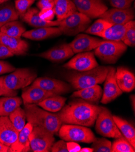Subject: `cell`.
Instances as JSON below:
<instances>
[{
  "label": "cell",
  "mask_w": 135,
  "mask_h": 152,
  "mask_svg": "<svg viewBox=\"0 0 135 152\" xmlns=\"http://www.w3.org/2000/svg\"><path fill=\"white\" fill-rule=\"evenodd\" d=\"M101 109V107L88 102L77 101L63 107L58 115L63 123L91 127Z\"/></svg>",
  "instance_id": "obj_1"
},
{
  "label": "cell",
  "mask_w": 135,
  "mask_h": 152,
  "mask_svg": "<svg viewBox=\"0 0 135 152\" xmlns=\"http://www.w3.org/2000/svg\"><path fill=\"white\" fill-rule=\"evenodd\" d=\"M24 110L28 123L44 129L53 135L58 133L62 121L58 114L41 109L37 104H24Z\"/></svg>",
  "instance_id": "obj_2"
},
{
  "label": "cell",
  "mask_w": 135,
  "mask_h": 152,
  "mask_svg": "<svg viewBox=\"0 0 135 152\" xmlns=\"http://www.w3.org/2000/svg\"><path fill=\"white\" fill-rule=\"evenodd\" d=\"M109 70V67L98 66L90 70L70 73L66 80L78 90L104 83Z\"/></svg>",
  "instance_id": "obj_3"
},
{
  "label": "cell",
  "mask_w": 135,
  "mask_h": 152,
  "mask_svg": "<svg viewBox=\"0 0 135 152\" xmlns=\"http://www.w3.org/2000/svg\"><path fill=\"white\" fill-rule=\"evenodd\" d=\"M94 50L95 55L102 62L115 64L127 50V45L122 41L105 40Z\"/></svg>",
  "instance_id": "obj_4"
},
{
  "label": "cell",
  "mask_w": 135,
  "mask_h": 152,
  "mask_svg": "<svg viewBox=\"0 0 135 152\" xmlns=\"http://www.w3.org/2000/svg\"><path fill=\"white\" fill-rule=\"evenodd\" d=\"M58 132L60 138L68 142L90 144L95 139V134L90 129L80 125L66 124L61 126Z\"/></svg>",
  "instance_id": "obj_5"
},
{
  "label": "cell",
  "mask_w": 135,
  "mask_h": 152,
  "mask_svg": "<svg viewBox=\"0 0 135 152\" xmlns=\"http://www.w3.org/2000/svg\"><path fill=\"white\" fill-rule=\"evenodd\" d=\"M37 77L36 73L29 68L15 69L3 77V83L10 90H18L26 88L33 83Z\"/></svg>",
  "instance_id": "obj_6"
},
{
  "label": "cell",
  "mask_w": 135,
  "mask_h": 152,
  "mask_svg": "<svg viewBox=\"0 0 135 152\" xmlns=\"http://www.w3.org/2000/svg\"><path fill=\"white\" fill-rule=\"evenodd\" d=\"M91 21L89 17L77 11L60 21L58 27L63 34L73 36L85 31Z\"/></svg>",
  "instance_id": "obj_7"
},
{
  "label": "cell",
  "mask_w": 135,
  "mask_h": 152,
  "mask_svg": "<svg viewBox=\"0 0 135 152\" xmlns=\"http://www.w3.org/2000/svg\"><path fill=\"white\" fill-rule=\"evenodd\" d=\"M95 122L96 130L99 134L115 139L124 138L115 123L113 115L108 109L102 107Z\"/></svg>",
  "instance_id": "obj_8"
},
{
  "label": "cell",
  "mask_w": 135,
  "mask_h": 152,
  "mask_svg": "<svg viewBox=\"0 0 135 152\" xmlns=\"http://www.w3.org/2000/svg\"><path fill=\"white\" fill-rule=\"evenodd\" d=\"M53 134L39 127L33 126L30 135V147L34 152H49L54 144Z\"/></svg>",
  "instance_id": "obj_9"
},
{
  "label": "cell",
  "mask_w": 135,
  "mask_h": 152,
  "mask_svg": "<svg viewBox=\"0 0 135 152\" xmlns=\"http://www.w3.org/2000/svg\"><path fill=\"white\" fill-rule=\"evenodd\" d=\"M77 11L86 15L90 19L99 17L108 7L103 0H71Z\"/></svg>",
  "instance_id": "obj_10"
},
{
  "label": "cell",
  "mask_w": 135,
  "mask_h": 152,
  "mask_svg": "<svg viewBox=\"0 0 135 152\" xmlns=\"http://www.w3.org/2000/svg\"><path fill=\"white\" fill-rule=\"evenodd\" d=\"M97 66H98V62L94 53L92 52L78 53L64 65V67L66 69L78 72L90 70Z\"/></svg>",
  "instance_id": "obj_11"
},
{
  "label": "cell",
  "mask_w": 135,
  "mask_h": 152,
  "mask_svg": "<svg viewBox=\"0 0 135 152\" xmlns=\"http://www.w3.org/2000/svg\"><path fill=\"white\" fill-rule=\"evenodd\" d=\"M115 68L109 67L106 78L104 81V88L101 101L104 104L112 102L123 94V92L120 89L117 84L115 78Z\"/></svg>",
  "instance_id": "obj_12"
},
{
  "label": "cell",
  "mask_w": 135,
  "mask_h": 152,
  "mask_svg": "<svg viewBox=\"0 0 135 152\" xmlns=\"http://www.w3.org/2000/svg\"><path fill=\"white\" fill-rule=\"evenodd\" d=\"M32 85L58 95L66 94L70 90V86L67 83L61 80L47 77L36 78L33 82Z\"/></svg>",
  "instance_id": "obj_13"
},
{
  "label": "cell",
  "mask_w": 135,
  "mask_h": 152,
  "mask_svg": "<svg viewBox=\"0 0 135 152\" xmlns=\"http://www.w3.org/2000/svg\"><path fill=\"white\" fill-rule=\"evenodd\" d=\"M112 24H124L134 18V12L131 7L128 9L113 8L107 10L99 17Z\"/></svg>",
  "instance_id": "obj_14"
},
{
  "label": "cell",
  "mask_w": 135,
  "mask_h": 152,
  "mask_svg": "<svg viewBox=\"0 0 135 152\" xmlns=\"http://www.w3.org/2000/svg\"><path fill=\"white\" fill-rule=\"evenodd\" d=\"M104 41V39H99L86 34H78L69 44L74 53H78L95 49Z\"/></svg>",
  "instance_id": "obj_15"
},
{
  "label": "cell",
  "mask_w": 135,
  "mask_h": 152,
  "mask_svg": "<svg viewBox=\"0 0 135 152\" xmlns=\"http://www.w3.org/2000/svg\"><path fill=\"white\" fill-rule=\"evenodd\" d=\"M74 54L69 44H63L39 53L36 56L50 61L53 63H59L70 58Z\"/></svg>",
  "instance_id": "obj_16"
},
{
  "label": "cell",
  "mask_w": 135,
  "mask_h": 152,
  "mask_svg": "<svg viewBox=\"0 0 135 152\" xmlns=\"http://www.w3.org/2000/svg\"><path fill=\"white\" fill-rule=\"evenodd\" d=\"M18 134L9 116H0V142L10 147L16 141Z\"/></svg>",
  "instance_id": "obj_17"
},
{
  "label": "cell",
  "mask_w": 135,
  "mask_h": 152,
  "mask_svg": "<svg viewBox=\"0 0 135 152\" xmlns=\"http://www.w3.org/2000/svg\"><path fill=\"white\" fill-rule=\"evenodd\" d=\"M39 10L36 8H29L27 11L23 15H20L21 20L35 28L45 27H55L58 26L60 21H45L42 20L39 16Z\"/></svg>",
  "instance_id": "obj_18"
},
{
  "label": "cell",
  "mask_w": 135,
  "mask_h": 152,
  "mask_svg": "<svg viewBox=\"0 0 135 152\" xmlns=\"http://www.w3.org/2000/svg\"><path fill=\"white\" fill-rule=\"evenodd\" d=\"M53 95L38 86L32 85L24 89L21 96L24 104H38Z\"/></svg>",
  "instance_id": "obj_19"
},
{
  "label": "cell",
  "mask_w": 135,
  "mask_h": 152,
  "mask_svg": "<svg viewBox=\"0 0 135 152\" xmlns=\"http://www.w3.org/2000/svg\"><path fill=\"white\" fill-rule=\"evenodd\" d=\"M32 129V124L30 123H27L24 127L19 132L16 141L9 147V151L27 152L31 150L30 147V135Z\"/></svg>",
  "instance_id": "obj_20"
},
{
  "label": "cell",
  "mask_w": 135,
  "mask_h": 152,
  "mask_svg": "<svg viewBox=\"0 0 135 152\" xmlns=\"http://www.w3.org/2000/svg\"><path fill=\"white\" fill-rule=\"evenodd\" d=\"M0 42L6 46L14 55H24L28 50V43L21 38L9 37L0 32Z\"/></svg>",
  "instance_id": "obj_21"
},
{
  "label": "cell",
  "mask_w": 135,
  "mask_h": 152,
  "mask_svg": "<svg viewBox=\"0 0 135 152\" xmlns=\"http://www.w3.org/2000/svg\"><path fill=\"white\" fill-rule=\"evenodd\" d=\"M115 78L119 87L123 92H130L134 89V75L127 68L118 67L115 72Z\"/></svg>",
  "instance_id": "obj_22"
},
{
  "label": "cell",
  "mask_w": 135,
  "mask_h": 152,
  "mask_svg": "<svg viewBox=\"0 0 135 152\" xmlns=\"http://www.w3.org/2000/svg\"><path fill=\"white\" fill-rule=\"evenodd\" d=\"M63 35L58 27H45L26 31L22 37L34 41H41Z\"/></svg>",
  "instance_id": "obj_23"
},
{
  "label": "cell",
  "mask_w": 135,
  "mask_h": 152,
  "mask_svg": "<svg viewBox=\"0 0 135 152\" xmlns=\"http://www.w3.org/2000/svg\"><path fill=\"white\" fill-rule=\"evenodd\" d=\"M134 24V21L132 20L124 24L112 25L98 36L102 38L105 40L122 41L127 30Z\"/></svg>",
  "instance_id": "obj_24"
},
{
  "label": "cell",
  "mask_w": 135,
  "mask_h": 152,
  "mask_svg": "<svg viewBox=\"0 0 135 152\" xmlns=\"http://www.w3.org/2000/svg\"><path fill=\"white\" fill-rule=\"evenodd\" d=\"M102 96V90L98 84L78 90L72 95L73 97L81 98L91 104L98 102L101 99Z\"/></svg>",
  "instance_id": "obj_25"
},
{
  "label": "cell",
  "mask_w": 135,
  "mask_h": 152,
  "mask_svg": "<svg viewBox=\"0 0 135 152\" xmlns=\"http://www.w3.org/2000/svg\"><path fill=\"white\" fill-rule=\"evenodd\" d=\"M53 10L57 20L61 21L72 14L77 12V9L71 0H53Z\"/></svg>",
  "instance_id": "obj_26"
},
{
  "label": "cell",
  "mask_w": 135,
  "mask_h": 152,
  "mask_svg": "<svg viewBox=\"0 0 135 152\" xmlns=\"http://www.w3.org/2000/svg\"><path fill=\"white\" fill-rule=\"evenodd\" d=\"M113 119L118 129L127 141L135 147V129L128 121L117 116L113 115Z\"/></svg>",
  "instance_id": "obj_27"
},
{
  "label": "cell",
  "mask_w": 135,
  "mask_h": 152,
  "mask_svg": "<svg viewBox=\"0 0 135 152\" xmlns=\"http://www.w3.org/2000/svg\"><path fill=\"white\" fill-rule=\"evenodd\" d=\"M67 99L60 95H53L45 99L37 105L44 110L55 113L61 110L66 103Z\"/></svg>",
  "instance_id": "obj_28"
},
{
  "label": "cell",
  "mask_w": 135,
  "mask_h": 152,
  "mask_svg": "<svg viewBox=\"0 0 135 152\" xmlns=\"http://www.w3.org/2000/svg\"><path fill=\"white\" fill-rule=\"evenodd\" d=\"M23 102L18 96H4L0 98V116H9Z\"/></svg>",
  "instance_id": "obj_29"
},
{
  "label": "cell",
  "mask_w": 135,
  "mask_h": 152,
  "mask_svg": "<svg viewBox=\"0 0 135 152\" xmlns=\"http://www.w3.org/2000/svg\"><path fill=\"white\" fill-rule=\"evenodd\" d=\"M19 17V14L12 2L8 1L0 4V27L9 22L17 20Z\"/></svg>",
  "instance_id": "obj_30"
},
{
  "label": "cell",
  "mask_w": 135,
  "mask_h": 152,
  "mask_svg": "<svg viewBox=\"0 0 135 152\" xmlns=\"http://www.w3.org/2000/svg\"><path fill=\"white\" fill-rule=\"evenodd\" d=\"M25 32L26 28L17 20L9 22L0 27V32L12 37L21 38Z\"/></svg>",
  "instance_id": "obj_31"
},
{
  "label": "cell",
  "mask_w": 135,
  "mask_h": 152,
  "mask_svg": "<svg viewBox=\"0 0 135 152\" xmlns=\"http://www.w3.org/2000/svg\"><path fill=\"white\" fill-rule=\"evenodd\" d=\"M9 118L13 126L18 132H20L26 124V114L24 109L18 107L9 116Z\"/></svg>",
  "instance_id": "obj_32"
},
{
  "label": "cell",
  "mask_w": 135,
  "mask_h": 152,
  "mask_svg": "<svg viewBox=\"0 0 135 152\" xmlns=\"http://www.w3.org/2000/svg\"><path fill=\"white\" fill-rule=\"evenodd\" d=\"M112 25L113 24L109 21L102 18H99L90 26L88 27V28L85 30V32L88 34L98 35Z\"/></svg>",
  "instance_id": "obj_33"
},
{
  "label": "cell",
  "mask_w": 135,
  "mask_h": 152,
  "mask_svg": "<svg viewBox=\"0 0 135 152\" xmlns=\"http://www.w3.org/2000/svg\"><path fill=\"white\" fill-rule=\"evenodd\" d=\"M112 152H134L135 148L124 138H117L112 144Z\"/></svg>",
  "instance_id": "obj_34"
},
{
  "label": "cell",
  "mask_w": 135,
  "mask_h": 152,
  "mask_svg": "<svg viewBox=\"0 0 135 152\" xmlns=\"http://www.w3.org/2000/svg\"><path fill=\"white\" fill-rule=\"evenodd\" d=\"M112 143L105 138H96L93 142L92 148L96 152H112Z\"/></svg>",
  "instance_id": "obj_35"
},
{
  "label": "cell",
  "mask_w": 135,
  "mask_h": 152,
  "mask_svg": "<svg viewBox=\"0 0 135 152\" xmlns=\"http://www.w3.org/2000/svg\"><path fill=\"white\" fill-rule=\"evenodd\" d=\"M35 1L36 0H16L15 1V7L19 16L26 13Z\"/></svg>",
  "instance_id": "obj_36"
},
{
  "label": "cell",
  "mask_w": 135,
  "mask_h": 152,
  "mask_svg": "<svg viewBox=\"0 0 135 152\" xmlns=\"http://www.w3.org/2000/svg\"><path fill=\"white\" fill-rule=\"evenodd\" d=\"M122 41L127 46L134 47L135 45V24L132 25L126 32Z\"/></svg>",
  "instance_id": "obj_37"
},
{
  "label": "cell",
  "mask_w": 135,
  "mask_h": 152,
  "mask_svg": "<svg viewBox=\"0 0 135 152\" xmlns=\"http://www.w3.org/2000/svg\"><path fill=\"white\" fill-rule=\"evenodd\" d=\"M133 1L134 0H109L110 5L117 9L130 8Z\"/></svg>",
  "instance_id": "obj_38"
},
{
  "label": "cell",
  "mask_w": 135,
  "mask_h": 152,
  "mask_svg": "<svg viewBox=\"0 0 135 152\" xmlns=\"http://www.w3.org/2000/svg\"><path fill=\"white\" fill-rule=\"evenodd\" d=\"M17 94V90H10L6 87L3 83V77H0V96H15Z\"/></svg>",
  "instance_id": "obj_39"
},
{
  "label": "cell",
  "mask_w": 135,
  "mask_h": 152,
  "mask_svg": "<svg viewBox=\"0 0 135 152\" xmlns=\"http://www.w3.org/2000/svg\"><path fill=\"white\" fill-rule=\"evenodd\" d=\"M39 17L45 21H53L55 16L53 9H45L39 10Z\"/></svg>",
  "instance_id": "obj_40"
},
{
  "label": "cell",
  "mask_w": 135,
  "mask_h": 152,
  "mask_svg": "<svg viewBox=\"0 0 135 152\" xmlns=\"http://www.w3.org/2000/svg\"><path fill=\"white\" fill-rule=\"evenodd\" d=\"M52 152H69L67 142L64 141H59L56 143L53 144L51 148Z\"/></svg>",
  "instance_id": "obj_41"
},
{
  "label": "cell",
  "mask_w": 135,
  "mask_h": 152,
  "mask_svg": "<svg viewBox=\"0 0 135 152\" xmlns=\"http://www.w3.org/2000/svg\"><path fill=\"white\" fill-rule=\"evenodd\" d=\"M15 70V68L9 63L0 61V75L11 73Z\"/></svg>",
  "instance_id": "obj_42"
},
{
  "label": "cell",
  "mask_w": 135,
  "mask_h": 152,
  "mask_svg": "<svg viewBox=\"0 0 135 152\" xmlns=\"http://www.w3.org/2000/svg\"><path fill=\"white\" fill-rule=\"evenodd\" d=\"M36 6L40 10L45 9H53L54 1L53 0H39Z\"/></svg>",
  "instance_id": "obj_43"
},
{
  "label": "cell",
  "mask_w": 135,
  "mask_h": 152,
  "mask_svg": "<svg viewBox=\"0 0 135 152\" xmlns=\"http://www.w3.org/2000/svg\"><path fill=\"white\" fill-rule=\"evenodd\" d=\"M13 55V53L6 46L0 42V59H5Z\"/></svg>",
  "instance_id": "obj_44"
},
{
  "label": "cell",
  "mask_w": 135,
  "mask_h": 152,
  "mask_svg": "<svg viewBox=\"0 0 135 152\" xmlns=\"http://www.w3.org/2000/svg\"><path fill=\"white\" fill-rule=\"evenodd\" d=\"M67 145L69 152H80L81 148L80 145L76 142H67Z\"/></svg>",
  "instance_id": "obj_45"
},
{
  "label": "cell",
  "mask_w": 135,
  "mask_h": 152,
  "mask_svg": "<svg viewBox=\"0 0 135 152\" xmlns=\"http://www.w3.org/2000/svg\"><path fill=\"white\" fill-rule=\"evenodd\" d=\"M9 151V147L0 142V152H7Z\"/></svg>",
  "instance_id": "obj_46"
},
{
  "label": "cell",
  "mask_w": 135,
  "mask_h": 152,
  "mask_svg": "<svg viewBox=\"0 0 135 152\" xmlns=\"http://www.w3.org/2000/svg\"><path fill=\"white\" fill-rule=\"evenodd\" d=\"M80 152H93V150L92 148L84 147V148H81Z\"/></svg>",
  "instance_id": "obj_47"
},
{
  "label": "cell",
  "mask_w": 135,
  "mask_h": 152,
  "mask_svg": "<svg viewBox=\"0 0 135 152\" xmlns=\"http://www.w3.org/2000/svg\"><path fill=\"white\" fill-rule=\"evenodd\" d=\"M8 1H9V0H0V4H1L3 3H6V2Z\"/></svg>",
  "instance_id": "obj_48"
},
{
  "label": "cell",
  "mask_w": 135,
  "mask_h": 152,
  "mask_svg": "<svg viewBox=\"0 0 135 152\" xmlns=\"http://www.w3.org/2000/svg\"></svg>",
  "instance_id": "obj_49"
}]
</instances>
